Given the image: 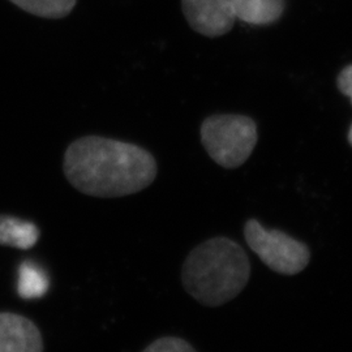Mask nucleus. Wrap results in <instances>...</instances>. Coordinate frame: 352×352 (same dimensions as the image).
Segmentation results:
<instances>
[{"mask_svg": "<svg viewBox=\"0 0 352 352\" xmlns=\"http://www.w3.org/2000/svg\"><path fill=\"white\" fill-rule=\"evenodd\" d=\"M251 277V263L234 240L217 236L192 250L182 269V282L189 295L205 307L234 300Z\"/></svg>", "mask_w": 352, "mask_h": 352, "instance_id": "nucleus-2", "label": "nucleus"}, {"mask_svg": "<svg viewBox=\"0 0 352 352\" xmlns=\"http://www.w3.org/2000/svg\"><path fill=\"white\" fill-rule=\"evenodd\" d=\"M244 238L252 251L269 269L283 276L302 272L311 260L309 248L279 230H267L257 219H248Z\"/></svg>", "mask_w": 352, "mask_h": 352, "instance_id": "nucleus-4", "label": "nucleus"}, {"mask_svg": "<svg viewBox=\"0 0 352 352\" xmlns=\"http://www.w3.org/2000/svg\"><path fill=\"white\" fill-rule=\"evenodd\" d=\"M49 289V279L37 265L24 263L19 270V294L24 299L42 298Z\"/></svg>", "mask_w": 352, "mask_h": 352, "instance_id": "nucleus-10", "label": "nucleus"}, {"mask_svg": "<svg viewBox=\"0 0 352 352\" xmlns=\"http://www.w3.org/2000/svg\"><path fill=\"white\" fill-rule=\"evenodd\" d=\"M202 146L215 164L227 170L238 168L251 157L257 144L254 120L238 113H215L200 126Z\"/></svg>", "mask_w": 352, "mask_h": 352, "instance_id": "nucleus-3", "label": "nucleus"}, {"mask_svg": "<svg viewBox=\"0 0 352 352\" xmlns=\"http://www.w3.org/2000/svg\"><path fill=\"white\" fill-rule=\"evenodd\" d=\"M188 25L204 37H222L235 25L231 0H182Z\"/></svg>", "mask_w": 352, "mask_h": 352, "instance_id": "nucleus-5", "label": "nucleus"}, {"mask_svg": "<svg viewBox=\"0 0 352 352\" xmlns=\"http://www.w3.org/2000/svg\"><path fill=\"white\" fill-rule=\"evenodd\" d=\"M338 88L346 97L350 98L352 104V64L347 65L338 76Z\"/></svg>", "mask_w": 352, "mask_h": 352, "instance_id": "nucleus-12", "label": "nucleus"}, {"mask_svg": "<svg viewBox=\"0 0 352 352\" xmlns=\"http://www.w3.org/2000/svg\"><path fill=\"white\" fill-rule=\"evenodd\" d=\"M0 352H43V338L24 316L0 314Z\"/></svg>", "mask_w": 352, "mask_h": 352, "instance_id": "nucleus-6", "label": "nucleus"}, {"mask_svg": "<svg viewBox=\"0 0 352 352\" xmlns=\"http://www.w3.org/2000/svg\"><path fill=\"white\" fill-rule=\"evenodd\" d=\"M39 228L34 223L11 215H0V245L30 250L39 239Z\"/></svg>", "mask_w": 352, "mask_h": 352, "instance_id": "nucleus-8", "label": "nucleus"}, {"mask_svg": "<svg viewBox=\"0 0 352 352\" xmlns=\"http://www.w3.org/2000/svg\"><path fill=\"white\" fill-rule=\"evenodd\" d=\"M23 11L43 19H64L74 11L77 0H10Z\"/></svg>", "mask_w": 352, "mask_h": 352, "instance_id": "nucleus-9", "label": "nucleus"}, {"mask_svg": "<svg viewBox=\"0 0 352 352\" xmlns=\"http://www.w3.org/2000/svg\"><path fill=\"white\" fill-rule=\"evenodd\" d=\"M142 352H197L188 342L176 337H164L154 340Z\"/></svg>", "mask_w": 352, "mask_h": 352, "instance_id": "nucleus-11", "label": "nucleus"}, {"mask_svg": "<svg viewBox=\"0 0 352 352\" xmlns=\"http://www.w3.org/2000/svg\"><path fill=\"white\" fill-rule=\"evenodd\" d=\"M349 142L351 144L352 146V124L351 126H350V132H349Z\"/></svg>", "mask_w": 352, "mask_h": 352, "instance_id": "nucleus-13", "label": "nucleus"}, {"mask_svg": "<svg viewBox=\"0 0 352 352\" xmlns=\"http://www.w3.org/2000/svg\"><path fill=\"white\" fill-rule=\"evenodd\" d=\"M236 19L250 25L274 24L285 12V0H231Z\"/></svg>", "mask_w": 352, "mask_h": 352, "instance_id": "nucleus-7", "label": "nucleus"}, {"mask_svg": "<svg viewBox=\"0 0 352 352\" xmlns=\"http://www.w3.org/2000/svg\"><path fill=\"white\" fill-rule=\"evenodd\" d=\"M64 175L78 192L100 199L124 197L148 188L158 166L151 151L120 140L84 136L64 153Z\"/></svg>", "mask_w": 352, "mask_h": 352, "instance_id": "nucleus-1", "label": "nucleus"}]
</instances>
